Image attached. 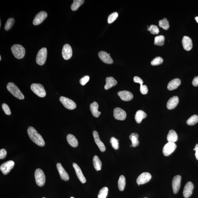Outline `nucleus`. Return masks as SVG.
I'll return each instance as SVG.
<instances>
[{
    "label": "nucleus",
    "mask_w": 198,
    "mask_h": 198,
    "mask_svg": "<svg viewBox=\"0 0 198 198\" xmlns=\"http://www.w3.org/2000/svg\"><path fill=\"white\" fill-rule=\"evenodd\" d=\"M27 133L31 140L37 145L41 147L45 145V143L43 138L34 128L29 127L28 128Z\"/></svg>",
    "instance_id": "nucleus-1"
},
{
    "label": "nucleus",
    "mask_w": 198,
    "mask_h": 198,
    "mask_svg": "<svg viewBox=\"0 0 198 198\" xmlns=\"http://www.w3.org/2000/svg\"><path fill=\"white\" fill-rule=\"evenodd\" d=\"M7 89L10 93L17 99H24V96L22 92L14 83H9L7 85Z\"/></svg>",
    "instance_id": "nucleus-2"
},
{
    "label": "nucleus",
    "mask_w": 198,
    "mask_h": 198,
    "mask_svg": "<svg viewBox=\"0 0 198 198\" xmlns=\"http://www.w3.org/2000/svg\"><path fill=\"white\" fill-rule=\"evenodd\" d=\"M11 50L14 56L18 59H21L24 58L26 54L25 48L19 44H15L12 46Z\"/></svg>",
    "instance_id": "nucleus-3"
},
{
    "label": "nucleus",
    "mask_w": 198,
    "mask_h": 198,
    "mask_svg": "<svg viewBox=\"0 0 198 198\" xmlns=\"http://www.w3.org/2000/svg\"><path fill=\"white\" fill-rule=\"evenodd\" d=\"M36 182L38 186L42 187L45 184L46 177L43 171L40 168H37L35 173Z\"/></svg>",
    "instance_id": "nucleus-4"
},
{
    "label": "nucleus",
    "mask_w": 198,
    "mask_h": 198,
    "mask_svg": "<svg viewBox=\"0 0 198 198\" xmlns=\"http://www.w3.org/2000/svg\"><path fill=\"white\" fill-rule=\"evenodd\" d=\"M31 90L35 94L40 97H45L46 92L43 85L39 83H33L31 86Z\"/></svg>",
    "instance_id": "nucleus-5"
},
{
    "label": "nucleus",
    "mask_w": 198,
    "mask_h": 198,
    "mask_svg": "<svg viewBox=\"0 0 198 198\" xmlns=\"http://www.w3.org/2000/svg\"><path fill=\"white\" fill-rule=\"evenodd\" d=\"M47 50L46 48H42L37 53L36 58V63L40 65H43L46 61L47 57Z\"/></svg>",
    "instance_id": "nucleus-6"
},
{
    "label": "nucleus",
    "mask_w": 198,
    "mask_h": 198,
    "mask_svg": "<svg viewBox=\"0 0 198 198\" xmlns=\"http://www.w3.org/2000/svg\"><path fill=\"white\" fill-rule=\"evenodd\" d=\"M60 100L64 106L68 109L74 110L76 107V103L68 98L62 96L60 97Z\"/></svg>",
    "instance_id": "nucleus-7"
},
{
    "label": "nucleus",
    "mask_w": 198,
    "mask_h": 198,
    "mask_svg": "<svg viewBox=\"0 0 198 198\" xmlns=\"http://www.w3.org/2000/svg\"><path fill=\"white\" fill-rule=\"evenodd\" d=\"M15 165V162L13 161L9 160L2 164L0 167V169L3 174L6 175L10 172L11 170L13 168Z\"/></svg>",
    "instance_id": "nucleus-8"
},
{
    "label": "nucleus",
    "mask_w": 198,
    "mask_h": 198,
    "mask_svg": "<svg viewBox=\"0 0 198 198\" xmlns=\"http://www.w3.org/2000/svg\"><path fill=\"white\" fill-rule=\"evenodd\" d=\"M176 148V145L175 143H167L163 148V152L164 155L166 156H168L174 152Z\"/></svg>",
    "instance_id": "nucleus-9"
},
{
    "label": "nucleus",
    "mask_w": 198,
    "mask_h": 198,
    "mask_svg": "<svg viewBox=\"0 0 198 198\" xmlns=\"http://www.w3.org/2000/svg\"><path fill=\"white\" fill-rule=\"evenodd\" d=\"M62 54L64 59L68 60L72 56V50L69 44H65L62 48Z\"/></svg>",
    "instance_id": "nucleus-10"
},
{
    "label": "nucleus",
    "mask_w": 198,
    "mask_h": 198,
    "mask_svg": "<svg viewBox=\"0 0 198 198\" xmlns=\"http://www.w3.org/2000/svg\"><path fill=\"white\" fill-rule=\"evenodd\" d=\"M113 116L117 120H124L126 119L127 114L124 110L119 108H116L113 110Z\"/></svg>",
    "instance_id": "nucleus-11"
},
{
    "label": "nucleus",
    "mask_w": 198,
    "mask_h": 198,
    "mask_svg": "<svg viewBox=\"0 0 198 198\" xmlns=\"http://www.w3.org/2000/svg\"><path fill=\"white\" fill-rule=\"evenodd\" d=\"M151 174L149 172L142 173L139 175L137 179V182L138 185L144 184L148 182L151 180Z\"/></svg>",
    "instance_id": "nucleus-12"
},
{
    "label": "nucleus",
    "mask_w": 198,
    "mask_h": 198,
    "mask_svg": "<svg viewBox=\"0 0 198 198\" xmlns=\"http://www.w3.org/2000/svg\"><path fill=\"white\" fill-rule=\"evenodd\" d=\"M47 16V12L44 11H41L39 12L36 16L34 19L33 23L35 26H37L41 24L45 20Z\"/></svg>",
    "instance_id": "nucleus-13"
},
{
    "label": "nucleus",
    "mask_w": 198,
    "mask_h": 198,
    "mask_svg": "<svg viewBox=\"0 0 198 198\" xmlns=\"http://www.w3.org/2000/svg\"><path fill=\"white\" fill-rule=\"evenodd\" d=\"M181 181V176L177 175L175 176L172 181V189L174 194H176L179 191Z\"/></svg>",
    "instance_id": "nucleus-14"
},
{
    "label": "nucleus",
    "mask_w": 198,
    "mask_h": 198,
    "mask_svg": "<svg viewBox=\"0 0 198 198\" xmlns=\"http://www.w3.org/2000/svg\"><path fill=\"white\" fill-rule=\"evenodd\" d=\"M194 189V185L191 182H189L186 183L184 188L183 195L184 197L188 198L191 196Z\"/></svg>",
    "instance_id": "nucleus-15"
},
{
    "label": "nucleus",
    "mask_w": 198,
    "mask_h": 198,
    "mask_svg": "<svg viewBox=\"0 0 198 198\" xmlns=\"http://www.w3.org/2000/svg\"><path fill=\"white\" fill-rule=\"evenodd\" d=\"M110 54L104 51H100L99 53V56L102 61L107 64H112L113 60L110 56Z\"/></svg>",
    "instance_id": "nucleus-16"
},
{
    "label": "nucleus",
    "mask_w": 198,
    "mask_h": 198,
    "mask_svg": "<svg viewBox=\"0 0 198 198\" xmlns=\"http://www.w3.org/2000/svg\"><path fill=\"white\" fill-rule=\"evenodd\" d=\"M93 135L96 143L97 144L100 150L102 152H104L106 150V148H105L104 144L100 139L99 133L97 131H94L93 132Z\"/></svg>",
    "instance_id": "nucleus-17"
},
{
    "label": "nucleus",
    "mask_w": 198,
    "mask_h": 198,
    "mask_svg": "<svg viewBox=\"0 0 198 198\" xmlns=\"http://www.w3.org/2000/svg\"><path fill=\"white\" fill-rule=\"evenodd\" d=\"M118 95L121 99L125 101H131L133 98V94L127 91H120L118 92Z\"/></svg>",
    "instance_id": "nucleus-18"
},
{
    "label": "nucleus",
    "mask_w": 198,
    "mask_h": 198,
    "mask_svg": "<svg viewBox=\"0 0 198 198\" xmlns=\"http://www.w3.org/2000/svg\"><path fill=\"white\" fill-rule=\"evenodd\" d=\"M73 166L74 167L75 171L76 173L77 176L80 181L82 183L86 182V180L85 176L84 175L81 169L78 165L75 163L73 164Z\"/></svg>",
    "instance_id": "nucleus-19"
},
{
    "label": "nucleus",
    "mask_w": 198,
    "mask_h": 198,
    "mask_svg": "<svg viewBox=\"0 0 198 198\" xmlns=\"http://www.w3.org/2000/svg\"><path fill=\"white\" fill-rule=\"evenodd\" d=\"M57 168L61 179L65 181H68L69 179V175L62 166L61 164L58 163L57 164Z\"/></svg>",
    "instance_id": "nucleus-20"
},
{
    "label": "nucleus",
    "mask_w": 198,
    "mask_h": 198,
    "mask_svg": "<svg viewBox=\"0 0 198 198\" xmlns=\"http://www.w3.org/2000/svg\"><path fill=\"white\" fill-rule=\"evenodd\" d=\"M182 44L185 50L190 51L193 47L192 42L191 39L188 36H184L182 40Z\"/></svg>",
    "instance_id": "nucleus-21"
},
{
    "label": "nucleus",
    "mask_w": 198,
    "mask_h": 198,
    "mask_svg": "<svg viewBox=\"0 0 198 198\" xmlns=\"http://www.w3.org/2000/svg\"><path fill=\"white\" fill-rule=\"evenodd\" d=\"M179 98L177 96H174L170 98L167 103V108L169 110L174 109L179 103Z\"/></svg>",
    "instance_id": "nucleus-22"
},
{
    "label": "nucleus",
    "mask_w": 198,
    "mask_h": 198,
    "mask_svg": "<svg viewBox=\"0 0 198 198\" xmlns=\"http://www.w3.org/2000/svg\"><path fill=\"white\" fill-rule=\"evenodd\" d=\"M90 109L92 115L94 117H99L101 114V112L98 110L99 108V105L96 102L91 103L90 106Z\"/></svg>",
    "instance_id": "nucleus-23"
},
{
    "label": "nucleus",
    "mask_w": 198,
    "mask_h": 198,
    "mask_svg": "<svg viewBox=\"0 0 198 198\" xmlns=\"http://www.w3.org/2000/svg\"><path fill=\"white\" fill-rule=\"evenodd\" d=\"M181 81L179 78H175L171 81L168 85L167 88L169 90H175L181 85Z\"/></svg>",
    "instance_id": "nucleus-24"
},
{
    "label": "nucleus",
    "mask_w": 198,
    "mask_h": 198,
    "mask_svg": "<svg viewBox=\"0 0 198 198\" xmlns=\"http://www.w3.org/2000/svg\"><path fill=\"white\" fill-rule=\"evenodd\" d=\"M106 84L105 85L104 88L106 90L115 86L117 84V81L115 78L112 77H109L106 78Z\"/></svg>",
    "instance_id": "nucleus-25"
},
{
    "label": "nucleus",
    "mask_w": 198,
    "mask_h": 198,
    "mask_svg": "<svg viewBox=\"0 0 198 198\" xmlns=\"http://www.w3.org/2000/svg\"><path fill=\"white\" fill-rule=\"evenodd\" d=\"M147 117V114L142 110H139L135 114V121L138 123H140L143 119Z\"/></svg>",
    "instance_id": "nucleus-26"
},
{
    "label": "nucleus",
    "mask_w": 198,
    "mask_h": 198,
    "mask_svg": "<svg viewBox=\"0 0 198 198\" xmlns=\"http://www.w3.org/2000/svg\"><path fill=\"white\" fill-rule=\"evenodd\" d=\"M178 135L176 132L173 130L169 131L167 135V140L169 142L174 143L178 140Z\"/></svg>",
    "instance_id": "nucleus-27"
},
{
    "label": "nucleus",
    "mask_w": 198,
    "mask_h": 198,
    "mask_svg": "<svg viewBox=\"0 0 198 198\" xmlns=\"http://www.w3.org/2000/svg\"><path fill=\"white\" fill-rule=\"evenodd\" d=\"M67 138L68 142L71 146L74 148L78 147V141L74 135L69 134L67 135Z\"/></svg>",
    "instance_id": "nucleus-28"
},
{
    "label": "nucleus",
    "mask_w": 198,
    "mask_h": 198,
    "mask_svg": "<svg viewBox=\"0 0 198 198\" xmlns=\"http://www.w3.org/2000/svg\"><path fill=\"white\" fill-rule=\"evenodd\" d=\"M139 135L136 133H132L130 135L129 138L132 142V146L133 147H136L138 146L140 142L138 141Z\"/></svg>",
    "instance_id": "nucleus-29"
},
{
    "label": "nucleus",
    "mask_w": 198,
    "mask_h": 198,
    "mask_svg": "<svg viewBox=\"0 0 198 198\" xmlns=\"http://www.w3.org/2000/svg\"><path fill=\"white\" fill-rule=\"evenodd\" d=\"M93 165L94 168L97 171L101 170L102 164L99 157L97 156H94L93 159Z\"/></svg>",
    "instance_id": "nucleus-30"
},
{
    "label": "nucleus",
    "mask_w": 198,
    "mask_h": 198,
    "mask_svg": "<svg viewBox=\"0 0 198 198\" xmlns=\"http://www.w3.org/2000/svg\"><path fill=\"white\" fill-rule=\"evenodd\" d=\"M118 185L119 189L121 191L124 190L126 186V178L123 175H121L119 177L118 182Z\"/></svg>",
    "instance_id": "nucleus-31"
},
{
    "label": "nucleus",
    "mask_w": 198,
    "mask_h": 198,
    "mask_svg": "<svg viewBox=\"0 0 198 198\" xmlns=\"http://www.w3.org/2000/svg\"><path fill=\"white\" fill-rule=\"evenodd\" d=\"M84 0H74V2L71 6V9L72 11H75L78 9L79 7L84 3Z\"/></svg>",
    "instance_id": "nucleus-32"
},
{
    "label": "nucleus",
    "mask_w": 198,
    "mask_h": 198,
    "mask_svg": "<svg viewBox=\"0 0 198 198\" xmlns=\"http://www.w3.org/2000/svg\"><path fill=\"white\" fill-rule=\"evenodd\" d=\"M165 38L163 35H160L155 37L154 44L155 45L162 46L164 44Z\"/></svg>",
    "instance_id": "nucleus-33"
},
{
    "label": "nucleus",
    "mask_w": 198,
    "mask_h": 198,
    "mask_svg": "<svg viewBox=\"0 0 198 198\" xmlns=\"http://www.w3.org/2000/svg\"><path fill=\"white\" fill-rule=\"evenodd\" d=\"M198 122V116L196 115L192 116L186 122L187 124L189 126L194 125Z\"/></svg>",
    "instance_id": "nucleus-34"
},
{
    "label": "nucleus",
    "mask_w": 198,
    "mask_h": 198,
    "mask_svg": "<svg viewBox=\"0 0 198 198\" xmlns=\"http://www.w3.org/2000/svg\"><path fill=\"white\" fill-rule=\"evenodd\" d=\"M159 26L163 28L164 30H167L169 29V25L168 21L167 19L164 18L163 20L159 21Z\"/></svg>",
    "instance_id": "nucleus-35"
},
{
    "label": "nucleus",
    "mask_w": 198,
    "mask_h": 198,
    "mask_svg": "<svg viewBox=\"0 0 198 198\" xmlns=\"http://www.w3.org/2000/svg\"><path fill=\"white\" fill-rule=\"evenodd\" d=\"M108 189L106 187H103L99 191L98 198H106L108 195Z\"/></svg>",
    "instance_id": "nucleus-36"
},
{
    "label": "nucleus",
    "mask_w": 198,
    "mask_h": 198,
    "mask_svg": "<svg viewBox=\"0 0 198 198\" xmlns=\"http://www.w3.org/2000/svg\"><path fill=\"white\" fill-rule=\"evenodd\" d=\"M15 22V19L13 18H10L7 21L5 26V29L6 31H8L13 26Z\"/></svg>",
    "instance_id": "nucleus-37"
},
{
    "label": "nucleus",
    "mask_w": 198,
    "mask_h": 198,
    "mask_svg": "<svg viewBox=\"0 0 198 198\" xmlns=\"http://www.w3.org/2000/svg\"><path fill=\"white\" fill-rule=\"evenodd\" d=\"M118 17V14L117 12H114L109 16L108 22L109 24H111L115 21Z\"/></svg>",
    "instance_id": "nucleus-38"
},
{
    "label": "nucleus",
    "mask_w": 198,
    "mask_h": 198,
    "mask_svg": "<svg viewBox=\"0 0 198 198\" xmlns=\"http://www.w3.org/2000/svg\"><path fill=\"white\" fill-rule=\"evenodd\" d=\"M110 143L112 147L115 150H117L119 148V140L115 137H112L110 139Z\"/></svg>",
    "instance_id": "nucleus-39"
},
{
    "label": "nucleus",
    "mask_w": 198,
    "mask_h": 198,
    "mask_svg": "<svg viewBox=\"0 0 198 198\" xmlns=\"http://www.w3.org/2000/svg\"><path fill=\"white\" fill-rule=\"evenodd\" d=\"M148 31L150 32L152 34H158L159 33V29L158 26L155 25H151L150 27L148 28Z\"/></svg>",
    "instance_id": "nucleus-40"
},
{
    "label": "nucleus",
    "mask_w": 198,
    "mask_h": 198,
    "mask_svg": "<svg viewBox=\"0 0 198 198\" xmlns=\"http://www.w3.org/2000/svg\"><path fill=\"white\" fill-rule=\"evenodd\" d=\"M163 60L161 57H158L152 60L151 62V65L153 66H157L163 63Z\"/></svg>",
    "instance_id": "nucleus-41"
},
{
    "label": "nucleus",
    "mask_w": 198,
    "mask_h": 198,
    "mask_svg": "<svg viewBox=\"0 0 198 198\" xmlns=\"http://www.w3.org/2000/svg\"><path fill=\"white\" fill-rule=\"evenodd\" d=\"M2 109L5 114L8 115H10L11 114V112L8 105L6 103H3L2 105Z\"/></svg>",
    "instance_id": "nucleus-42"
},
{
    "label": "nucleus",
    "mask_w": 198,
    "mask_h": 198,
    "mask_svg": "<svg viewBox=\"0 0 198 198\" xmlns=\"http://www.w3.org/2000/svg\"><path fill=\"white\" fill-rule=\"evenodd\" d=\"M89 80H90V77L89 76H85L80 79V83L82 85H84L88 82Z\"/></svg>",
    "instance_id": "nucleus-43"
},
{
    "label": "nucleus",
    "mask_w": 198,
    "mask_h": 198,
    "mask_svg": "<svg viewBox=\"0 0 198 198\" xmlns=\"http://www.w3.org/2000/svg\"><path fill=\"white\" fill-rule=\"evenodd\" d=\"M140 91L141 93L142 94H147L148 92V89L147 85H141Z\"/></svg>",
    "instance_id": "nucleus-44"
},
{
    "label": "nucleus",
    "mask_w": 198,
    "mask_h": 198,
    "mask_svg": "<svg viewBox=\"0 0 198 198\" xmlns=\"http://www.w3.org/2000/svg\"><path fill=\"white\" fill-rule=\"evenodd\" d=\"M7 155V152L6 150L4 149H1L0 150V159H4L6 158Z\"/></svg>",
    "instance_id": "nucleus-45"
},
{
    "label": "nucleus",
    "mask_w": 198,
    "mask_h": 198,
    "mask_svg": "<svg viewBox=\"0 0 198 198\" xmlns=\"http://www.w3.org/2000/svg\"><path fill=\"white\" fill-rule=\"evenodd\" d=\"M134 82L140 84V85H142L144 83L143 80L138 76H135L134 78Z\"/></svg>",
    "instance_id": "nucleus-46"
},
{
    "label": "nucleus",
    "mask_w": 198,
    "mask_h": 198,
    "mask_svg": "<svg viewBox=\"0 0 198 198\" xmlns=\"http://www.w3.org/2000/svg\"><path fill=\"white\" fill-rule=\"evenodd\" d=\"M192 85L195 87L198 86V76L194 77L192 81Z\"/></svg>",
    "instance_id": "nucleus-47"
},
{
    "label": "nucleus",
    "mask_w": 198,
    "mask_h": 198,
    "mask_svg": "<svg viewBox=\"0 0 198 198\" xmlns=\"http://www.w3.org/2000/svg\"><path fill=\"white\" fill-rule=\"evenodd\" d=\"M194 150L196 151L195 156L196 159L198 160V144H196L195 148L194 149Z\"/></svg>",
    "instance_id": "nucleus-48"
},
{
    "label": "nucleus",
    "mask_w": 198,
    "mask_h": 198,
    "mask_svg": "<svg viewBox=\"0 0 198 198\" xmlns=\"http://www.w3.org/2000/svg\"><path fill=\"white\" fill-rule=\"evenodd\" d=\"M195 20H196V22L198 23V17H195Z\"/></svg>",
    "instance_id": "nucleus-49"
},
{
    "label": "nucleus",
    "mask_w": 198,
    "mask_h": 198,
    "mask_svg": "<svg viewBox=\"0 0 198 198\" xmlns=\"http://www.w3.org/2000/svg\"><path fill=\"white\" fill-rule=\"evenodd\" d=\"M1 21H0V26H1Z\"/></svg>",
    "instance_id": "nucleus-50"
},
{
    "label": "nucleus",
    "mask_w": 198,
    "mask_h": 198,
    "mask_svg": "<svg viewBox=\"0 0 198 198\" xmlns=\"http://www.w3.org/2000/svg\"><path fill=\"white\" fill-rule=\"evenodd\" d=\"M1 60V56H0V61Z\"/></svg>",
    "instance_id": "nucleus-51"
},
{
    "label": "nucleus",
    "mask_w": 198,
    "mask_h": 198,
    "mask_svg": "<svg viewBox=\"0 0 198 198\" xmlns=\"http://www.w3.org/2000/svg\"><path fill=\"white\" fill-rule=\"evenodd\" d=\"M70 198H74V197H71Z\"/></svg>",
    "instance_id": "nucleus-52"
},
{
    "label": "nucleus",
    "mask_w": 198,
    "mask_h": 198,
    "mask_svg": "<svg viewBox=\"0 0 198 198\" xmlns=\"http://www.w3.org/2000/svg\"><path fill=\"white\" fill-rule=\"evenodd\" d=\"M46 198L43 197V198Z\"/></svg>",
    "instance_id": "nucleus-53"
},
{
    "label": "nucleus",
    "mask_w": 198,
    "mask_h": 198,
    "mask_svg": "<svg viewBox=\"0 0 198 198\" xmlns=\"http://www.w3.org/2000/svg\"></svg>",
    "instance_id": "nucleus-54"
}]
</instances>
